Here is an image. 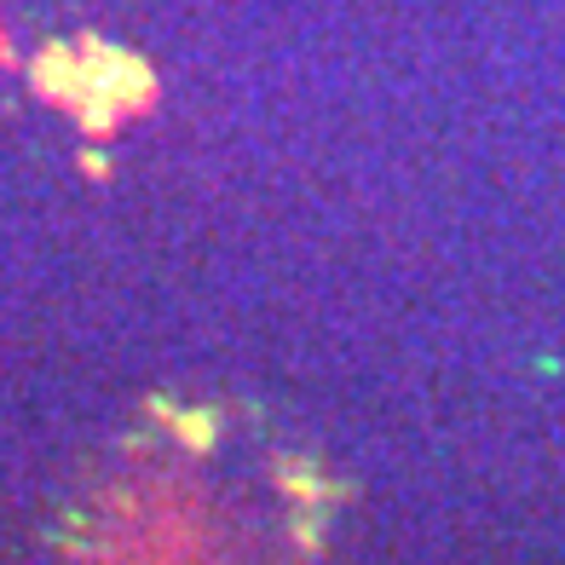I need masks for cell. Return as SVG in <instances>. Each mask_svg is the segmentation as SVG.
<instances>
[{
  "mask_svg": "<svg viewBox=\"0 0 565 565\" xmlns=\"http://www.w3.org/2000/svg\"><path fill=\"white\" fill-rule=\"evenodd\" d=\"M7 64H12V30L0 23V70H7Z\"/></svg>",
  "mask_w": 565,
  "mask_h": 565,
  "instance_id": "6da1fadb",
  "label": "cell"
}]
</instances>
